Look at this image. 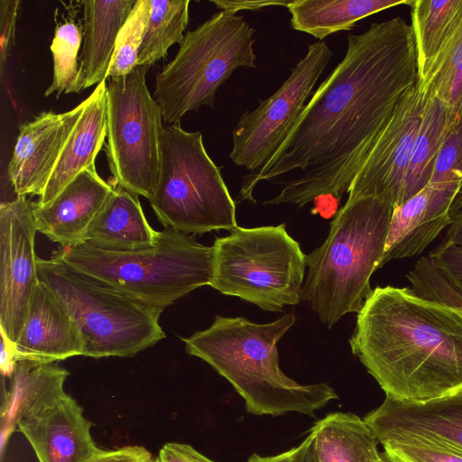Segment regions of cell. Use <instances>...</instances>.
Returning <instances> with one entry per match:
<instances>
[{
	"label": "cell",
	"mask_w": 462,
	"mask_h": 462,
	"mask_svg": "<svg viewBox=\"0 0 462 462\" xmlns=\"http://www.w3.org/2000/svg\"><path fill=\"white\" fill-rule=\"evenodd\" d=\"M39 281L62 301L84 342V356L132 357L166 336L162 311L68 265L37 258Z\"/></svg>",
	"instance_id": "6"
},
{
	"label": "cell",
	"mask_w": 462,
	"mask_h": 462,
	"mask_svg": "<svg viewBox=\"0 0 462 462\" xmlns=\"http://www.w3.org/2000/svg\"><path fill=\"white\" fill-rule=\"evenodd\" d=\"M458 119L440 100L430 97L424 107L405 183L406 201L430 180L439 152Z\"/></svg>",
	"instance_id": "27"
},
{
	"label": "cell",
	"mask_w": 462,
	"mask_h": 462,
	"mask_svg": "<svg viewBox=\"0 0 462 462\" xmlns=\"http://www.w3.org/2000/svg\"><path fill=\"white\" fill-rule=\"evenodd\" d=\"M416 291L421 298L440 302L462 312V294L433 267L420 276Z\"/></svg>",
	"instance_id": "33"
},
{
	"label": "cell",
	"mask_w": 462,
	"mask_h": 462,
	"mask_svg": "<svg viewBox=\"0 0 462 462\" xmlns=\"http://www.w3.org/2000/svg\"><path fill=\"white\" fill-rule=\"evenodd\" d=\"M136 0H87L83 5V42L79 55L82 89L107 79L117 36Z\"/></svg>",
	"instance_id": "21"
},
{
	"label": "cell",
	"mask_w": 462,
	"mask_h": 462,
	"mask_svg": "<svg viewBox=\"0 0 462 462\" xmlns=\"http://www.w3.org/2000/svg\"><path fill=\"white\" fill-rule=\"evenodd\" d=\"M412 0H293L286 6L292 29L322 41L339 31L350 30L359 20Z\"/></svg>",
	"instance_id": "25"
},
{
	"label": "cell",
	"mask_w": 462,
	"mask_h": 462,
	"mask_svg": "<svg viewBox=\"0 0 462 462\" xmlns=\"http://www.w3.org/2000/svg\"><path fill=\"white\" fill-rule=\"evenodd\" d=\"M210 286L263 310L281 311L300 300L306 255L285 225L239 227L213 245Z\"/></svg>",
	"instance_id": "9"
},
{
	"label": "cell",
	"mask_w": 462,
	"mask_h": 462,
	"mask_svg": "<svg viewBox=\"0 0 462 462\" xmlns=\"http://www.w3.org/2000/svg\"><path fill=\"white\" fill-rule=\"evenodd\" d=\"M461 209L462 180L430 181L394 208L378 269L422 253Z\"/></svg>",
	"instance_id": "14"
},
{
	"label": "cell",
	"mask_w": 462,
	"mask_h": 462,
	"mask_svg": "<svg viewBox=\"0 0 462 462\" xmlns=\"http://www.w3.org/2000/svg\"><path fill=\"white\" fill-rule=\"evenodd\" d=\"M393 210L374 197L347 199L324 243L306 255L300 300L328 328L347 313H358L372 293L370 278L384 252Z\"/></svg>",
	"instance_id": "4"
},
{
	"label": "cell",
	"mask_w": 462,
	"mask_h": 462,
	"mask_svg": "<svg viewBox=\"0 0 462 462\" xmlns=\"http://www.w3.org/2000/svg\"><path fill=\"white\" fill-rule=\"evenodd\" d=\"M444 241L452 244H462V209L452 219Z\"/></svg>",
	"instance_id": "41"
},
{
	"label": "cell",
	"mask_w": 462,
	"mask_h": 462,
	"mask_svg": "<svg viewBox=\"0 0 462 462\" xmlns=\"http://www.w3.org/2000/svg\"><path fill=\"white\" fill-rule=\"evenodd\" d=\"M349 344L385 397L423 402L462 390V312L409 288L374 289Z\"/></svg>",
	"instance_id": "2"
},
{
	"label": "cell",
	"mask_w": 462,
	"mask_h": 462,
	"mask_svg": "<svg viewBox=\"0 0 462 462\" xmlns=\"http://www.w3.org/2000/svg\"><path fill=\"white\" fill-rule=\"evenodd\" d=\"M54 254L162 312L193 290L209 285L212 278L213 247L169 227L157 232L148 248L111 251L81 243Z\"/></svg>",
	"instance_id": "5"
},
{
	"label": "cell",
	"mask_w": 462,
	"mask_h": 462,
	"mask_svg": "<svg viewBox=\"0 0 462 462\" xmlns=\"http://www.w3.org/2000/svg\"><path fill=\"white\" fill-rule=\"evenodd\" d=\"M420 81L430 97L443 102L458 120L462 118V19L445 51Z\"/></svg>",
	"instance_id": "30"
},
{
	"label": "cell",
	"mask_w": 462,
	"mask_h": 462,
	"mask_svg": "<svg viewBox=\"0 0 462 462\" xmlns=\"http://www.w3.org/2000/svg\"><path fill=\"white\" fill-rule=\"evenodd\" d=\"M149 201L162 226L187 235L237 227L236 202L201 133L180 124L162 128L160 175Z\"/></svg>",
	"instance_id": "8"
},
{
	"label": "cell",
	"mask_w": 462,
	"mask_h": 462,
	"mask_svg": "<svg viewBox=\"0 0 462 462\" xmlns=\"http://www.w3.org/2000/svg\"><path fill=\"white\" fill-rule=\"evenodd\" d=\"M418 79L412 29L402 17L348 35L345 57L312 94L282 145L242 178L238 200L255 202L260 181L294 170L301 174L280 181L281 192L263 204L300 208L321 196L340 199Z\"/></svg>",
	"instance_id": "1"
},
{
	"label": "cell",
	"mask_w": 462,
	"mask_h": 462,
	"mask_svg": "<svg viewBox=\"0 0 462 462\" xmlns=\"http://www.w3.org/2000/svg\"><path fill=\"white\" fill-rule=\"evenodd\" d=\"M69 373L55 364L19 359L9 376L10 387L2 405V450L18 421L41 403L62 393Z\"/></svg>",
	"instance_id": "23"
},
{
	"label": "cell",
	"mask_w": 462,
	"mask_h": 462,
	"mask_svg": "<svg viewBox=\"0 0 462 462\" xmlns=\"http://www.w3.org/2000/svg\"><path fill=\"white\" fill-rule=\"evenodd\" d=\"M151 0H136L117 36L107 79L128 74L137 66L140 46L151 14Z\"/></svg>",
	"instance_id": "31"
},
{
	"label": "cell",
	"mask_w": 462,
	"mask_h": 462,
	"mask_svg": "<svg viewBox=\"0 0 462 462\" xmlns=\"http://www.w3.org/2000/svg\"><path fill=\"white\" fill-rule=\"evenodd\" d=\"M292 462H317L311 434H309L299 446L295 447Z\"/></svg>",
	"instance_id": "40"
},
{
	"label": "cell",
	"mask_w": 462,
	"mask_h": 462,
	"mask_svg": "<svg viewBox=\"0 0 462 462\" xmlns=\"http://www.w3.org/2000/svg\"><path fill=\"white\" fill-rule=\"evenodd\" d=\"M83 39V25L73 18L57 23L51 44L53 58V79L44 96L56 92V98L62 93H79L82 86L79 79V52Z\"/></svg>",
	"instance_id": "29"
},
{
	"label": "cell",
	"mask_w": 462,
	"mask_h": 462,
	"mask_svg": "<svg viewBox=\"0 0 462 462\" xmlns=\"http://www.w3.org/2000/svg\"><path fill=\"white\" fill-rule=\"evenodd\" d=\"M152 455L142 446H125L116 449H102L93 462H154Z\"/></svg>",
	"instance_id": "37"
},
{
	"label": "cell",
	"mask_w": 462,
	"mask_h": 462,
	"mask_svg": "<svg viewBox=\"0 0 462 462\" xmlns=\"http://www.w3.org/2000/svg\"><path fill=\"white\" fill-rule=\"evenodd\" d=\"M381 445L389 462H462L461 451L426 439L405 437Z\"/></svg>",
	"instance_id": "32"
},
{
	"label": "cell",
	"mask_w": 462,
	"mask_h": 462,
	"mask_svg": "<svg viewBox=\"0 0 462 462\" xmlns=\"http://www.w3.org/2000/svg\"><path fill=\"white\" fill-rule=\"evenodd\" d=\"M378 462H389V461L385 458V457L383 456V452H382V457H381V458H380V460H379Z\"/></svg>",
	"instance_id": "43"
},
{
	"label": "cell",
	"mask_w": 462,
	"mask_h": 462,
	"mask_svg": "<svg viewBox=\"0 0 462 462\" xmlns=\"http://www.w3.org/2000/svg\"><path fill=\"white\" fill-rule=\"evenodd\" d=\"M157 232L147 222L138 195L116 185L82 243L111 251L138 250L152 246Z\"/></svg>",
	"instance_id": "22"
},
{
	"label": "cell",
	"mask_w": 462,
	"mask_h": 462,
	"mask_svg": "<svg viewBox=\"0 0 462 462\" xmlns=\"http://www.w3.org/2000/svg\"><path fill=\"white\" fill-rule=\"evenodd\" d=\"M218 8L236 13L239 10H256L269 5L287 6L291 1H212Z\"/></svg>",
	"instance_id": "38"
},
{
	"label": "cell",
	"mask_w": 462,
	"mask_h": 462,
	"mask_svg": "<svg viewBox=\"0 0 462 462\" xmlns=\"http://www.w3.org/2000/svg\"><path fill=\"white\" fill-rule=\"evenodd\" d=\"M428 257L442 277L462 294V244L443 240Z\"/></svg>",
	"instance_id": "34"
},
{
	"label": "cell",
	"mask_w": 462,
	"mask_h": 462,
	"mask_svg": "<svg viewBox=\"0 0 462 462\" xmlns=\"http://www.w3.org/2000/svg\"><path fill=\"white\" fill-rule=\"evenodd\" d=\"M295 452V447L291 449L273 456L263 457L258 454H253L247 462H292Z\"/></svg>",
	"instance_id": "42"
},
{
	"label": "cell",
	"mask_w": 462,
	"mask_h": 462,
	"mask_svg": "<svg viewBox=\"0 0 462 462\" xmlns=\"http://www.w3.org/2000/svg\"><path fill=\"white\" fill-rule=\"evenodd\" d=\"M106 134V80H104L86 99L85 109L36 204L43 206L51 202L80 171L95 164Z\"/></svg>",
	"instance_id": "20"
},
{
	"label": "cell",
	"mask_w": 462,
	"mask_h": 462,
	"mask_svg": "<svg viewBox=\"0 0 462 462\" xmlns=\"http://www.w3.org/2000/svg\"><path fill=\"white\" fill-rule=\"evenodd\" d=\"M255 30L243 16L222 10L189 31L171 61L157 74L153 97L168 125L203 106L214 108L219 87L239 67L254 69Z\"/></svg>",
	"instance_id": "7"
},
{
	"label": "cell",
	"mask_w": 462,
	"mask_h": 462,
	"mask_svg": "<svg viewBox=\"0 0 462 462\" xmlns=\"http://www.w3.org/2000/svg\"><path fill=\"white\" fill-rule=\"evenodd\" d=\"M32 203L16 196L0 207V332L14 349L39 282Z\"/></svg>",
	"instance_id": "13"
},
{
	"label": "cell",
	"mask_w": 462,
	"mask_h": 462,
	"mask_svg": "<svg viewBox=\"0 0 462 462\" xmlns=\"http://www.w3.org/2000/svg\"><path fill=\"white\" fill-rule=\"evenodd\" d=\"M85 106L86 99L67 112H42L20 125L7 170L16 196L42 194Z\"/></svg>",
	"instance_id": "16"
},
{
	"label": "cell",
	"mask_w": 462,
	"mask_h": 462,
	"mask_svg": "<svg viewBox=\"0 0 462 462\" xmlns=\"http://www.w3.org/2000/svg\"><path fill=\"white\" fill-rule=\"evenodd\" d=\"M313 438L317 462H378L382 452L371 428L351 412H333L317 420Z\"/></svg>",
	"instance_id": "24"
},
{
	"label": "cell",
	"mask_w": 462,
	"mask_h": 462,
	"mask_svg": "<svg viewBox=\"0 0 462 462\" xmlns=\"http://www.w3.org/2000/svg\"><path fill=\"white\" fill-rule=\"evenodd\" d=\"M149 66L106 79V154L116 185L150 199L161 167L162 110L146 85Z\"/></svg>",
	"instance_id": "10"
},
{
	"label": "cell",
	"mask_w": 462,
	"mask_h": 462,
	"mask_svg": "<svg viewBox=\"0 0 462 462\" xmlns=\"http://www.w3.org/2000/svg\"><path fill=\"white\" fill-rule=\"evenodd\" d=\"M189 0H151V14L138 52L137 65L152 67L181 43L189 23Z\"/></svg>",
	"instance_id": "28"
},
{
	"label": "cell",
	"mask_w": 462,
	"mask_h": 462,
	"mask_svg": "<svg viewBox=\"0 0 462 462\" xmlns=\"http://www.w3.org/2000/svg\"><path fill=\"white\" fill-rule=\"evenodd\" d=\"M19 0L0 1V44H1V66L9 56L13 45Z\"/></svg>",
	"instance_id": "35"
},
{
	"label": "cell",
	"mask_w": 462,
	"mask_h": 462,
	"mask_svg": "<svg viewBox=\"0 0 462 462\" xmlns=\"http://www.w3.org/2000/svg\"><path fill=\"white\" fill-rule=\"evenodd\" d=\"M418 77L423 80L447 48L462 19V0H412Z\"/></svg>",
	"instance_id": "26"
},
{
	"label": "cell",
	"mask_w": 462,
	"mask_h": 462,
	"mask_svg": "<svg viewBox=\"0 0 462 462\" xmlns=\"http://www.w3.org/2000/svg\"><path fill=\"white\" fill-rule=\"evenodd\" d=\"M333 53L326 42L309 45L307 54L283 84L258 106L245 112L233 129L229 158L250 171L263 167L277 152L296 125L307 98Z\"/></svg>",
	"instance_id": "11"
},
{
	"label": "cell",
	"mask_w": 462,
	"mask_h": 462,
	"mask_svg": "<svg viewBox=\"0 0 462 462\" xmlns=\"http://www.w3.org/2000/svg\"><path fill=\"white\" fill-rule=\"evenodd\" d=\"M295 320L294 314L266 324L217 315L210 327L181 339L189 355L208 363L231 383L247 412L315 417L338 396L327 383L301 384L281 370L277 343Z\"/></svg>",
	"instance_id": "3"
},
{
	"label": "cell",
	"mask_w": 462,
	"mask_h": 462,
	"mask_svg": "<svg viewBox=\"0 0 462 462\" xmlns=\"http://www.w3.org/2000/svg\"><path fill=\"white\" fill-rule=\"evenodd\" d=\"M115 187L98 175L95 164L83 170L48 204L32 203L37 230L61 247L81 244Z\"/></svg>",
	"instance_id": "18"
},
{
	"label": "cell",
	"mask_w": 462,
	"mask_h": 462,
	"mask_svg": "<svg viewBox=\"0 0 462 462\" xmlns=\"http://www.w3.org/2000/svg\"><path fill=\"white\" fill-rule=\"evenodd\" d=\"M16 359L14 356V349L9 344V342L1 336V356H0V365H1V372L4 376H10Z\"/></svg>",
	"instance_id": "39"
},
{
	"label": "cell",
	"mask_w": 462,
	"mask_h": 462,
	"mask_svg": "<svg viewBox=\"0 0 462 462\" xmlns=\"http://www.w3.org/2000/svg\"><path fill=\"white\" fill-rule=\"evenodd\" d=\"M81 334L60 298L39 281L14 346L16 361L57 362L84 355Z\"/></svg>",
	"instance_id": "19"
},
{
	"label": "cell",
	"mask_w": 462,
	"mask_h": 462,
	"mask_svg": "<svg viewBox=\"0 0 462 462\" xmlns=\"http://www.w3.org/2000/svg\"><path fill=\"white\" fill-rule=\"evenodd\" d=\"M154 462H216L192 446L185 443L168 442L159 451Z\"/></svg>",
	"instance_id": "36"
},
{
	"label": "cell",
	"mask_w": 462,
	"mask_h": 462,
	"mask_svg": "<svg viewBox=\"0 0 462 462\" xmlns=\"http://www.w3.org/2000/svg\"><path fill=\"white\" fill-rule=\"evenodd\" d=\"M428 91L418 79L404 95L355 177L347 199L374 197L393 208L406 202L405 183Z\"/></svg>",
	"instance_id": "12"
},
{
	"label": "cell",
	"mask_w": 462,
	"mask_h": 462,
	"mask_svg": "<svg viewBox=\"0 0 462 462\" xmlns=\"http://www.w3.org/2000/svg\"><path fill=\"white\" fill-rule=\"evenodd\" d=\"M363 419L380 444L393 439L415 437L462 452V390L423 402L385 397Z\"/></svg>",
	"instance_id": "17"
},
{
	"label": "cell",
	"mask_w": 462,
	"mask_h": 462,
	"mask_svg": "<svg viewBox=\"0 0 462 462\" xmlns=\"http://www.w3.org/2000/svg\"><path fill=\"white\" fill-rule=\"evenodd\" d=\"M91 426L66 392L36 406L17 423L39 462H93L100 448Z\"/></svg>",
	"instance_id": "15"
}]
</instances>
